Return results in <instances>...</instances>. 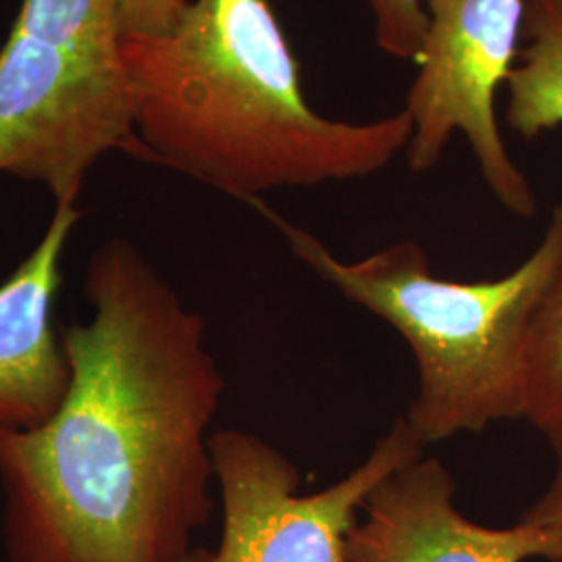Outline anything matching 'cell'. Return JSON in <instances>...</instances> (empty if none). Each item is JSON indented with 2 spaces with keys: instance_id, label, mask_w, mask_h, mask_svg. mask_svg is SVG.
Listing matches in <instances>:
<instances>
[{
  "instance_id": "1",
  "label": "cell",
  "mask_w": 562,
  "mask_h": 562,
  "mask_svg": "<svg viewBox=\"0 0 562 562\" xmlns=\"http://www.w3.org/2000/svg\"><path fill=\"white\" fill-rule=\"evenodd\" d=\"M50 422L0 429L9 562H178L213 515L225 392L201 313L127 238L92 250Z\"/></svg>"
},
{
  "instance_id": "2",
  "label": "cell",
  "mask_w": 562,
  "mask_h": 562,
  "mask_svg": "<svg viewBox=\"0 0 562 562\" xmlns=\"http://www.w3.org/2000/svg\"><path fill=\"white\" fill-rule=\"evenodd\" d=\"M120 60L134 157L248 204L375 176L413 136L404 109L367 123L317 113L269 0H192L171 32L121 41Z\"/></svg>"
},
{
  "instance_id": "3",
  "label": "cell",
  "mask_w": 562,
  "mask_h": 562,
  "mask_svg": "<svg viewBox=\"0 0 562 562\" xmlns=\"http://www.w3.org/2000/svg\"><path fill=\"white\" fill-rule=\"evenodd\" d=\"M292 252L346 301L390 323L411 348L417 394L404 422L425 446L525 422L531 325L562 250V202L538 248L498 280H443L422 244H390L341 261L319 238L261 201Z\"/></svg>"
},
{
  "instance_id": "4",
  "label": "cell",
  "mask_w": 562,
  "mask_h": 562,
  "mask_svg": "<svg viewBox=\"0 0 562 562\" xmlns=\"http://www.w3.org/2000/svg\"><path fill=\"white\" fill-rule=\"evenodd\" d=\"M222 494L217 548H192L178 562H352L348 536L380 483L422 459L425 443L408 423H394L341 480L299 494L301 471L280 448L241 429L211 436Z\"/></svg>"
},
{
  "instance_id": "5",
  "label": "cell",
  "mask_w": 562,
  "mask_h": 562,
  "mask_svg": "<svg viewBox=\"0 0 562 562\" xmlns=\"http://www.w3.org/2000/svg\"><path fill=\"white\" fill-rule=\"evenodd\" d=\"M111 150L136 155L130 86L117 50L55 44L11 27L0 48V176L78 202Z\"/></svg>"
},
{
  "instance_id": "6",
  "label": "cell",
  "mask_w": 562,
  "mask_h": 562,
  "mask_svg": "<svg viewBox=\"0 0 562 562\" xmlns=\"http://www.w3.org/2000/svg\"><path fill=\"white\" fill-rule=\"evenodd\" d=\"M423 2L429 23L404 104L413 121L408 169H436L448 142L462 134L494 199L515 217H533L538 199L508 155L496 117L498 92L521 53L527 0Z\"/></svg>"
},
{
  "instance_id": "7",
  "label": "cell",
  "mask_w": 562,
  "mask_h": 562,
  "mask_svg": "<svg viewBox=\"0 0 562 562\" xmlns=\"http://www.w3.org/2000/svg\"><path fill=\"white\" fill-rule=\"evenodd\" d=\"M352 562H562V542L519 519L485 527L457 506V482L436 457L392 473L362 506L348 536Z\"/></svg>"
},
{
  "instance_id": "8",
  "label": "cell",
  "mask_w": 562,
  "mask_h": 562,
  "mask_svg": "<svg viewBox=\"0 0 562 562\" xmlns=\"http://www.w3.org/2000/svg\"><path fill=\"white\" fill-rule=\"evenodd\" d=\"M80 220L76 202L55 204L41 241L0 283V429L41 427L69 392L71 362L55 329V301L60 261Z\"/></svg>"
},
{
  "instance_id": "9",
  "label": "cell",
  "mask_w": 562,
  "mask_h": 562,
  "mask_svg": "<svg viewBox=\"0 0 562 562\" xmlns=\"http://www.w3.org/2000/svg\"><path fill=\"white\" fill-rule=\"evenodd\" d=\"M522 41L506 83V125L531 140L562 127V0H527Z\"/></svg>"
},
{
  "instance_id": "10",
  "label": "cell",
  "mask_w": 562,
  "mask_h": 562,
  "mask_svg": "<svg viewBox=\"0 0 562 562\" xmlns=\"http://www.w3.org/2000/svg\"><path fill=\"white\" fill-rule=\"evenodd\" d=\"M525 422L548 442L562 440V250L531 325Z\"/></svg>"
},
{
  "instance_id": "11",
  "label": "cell",
  "mask_w": 562,
  "mask_h": 562,
  "mask_svg": "<svg viewBox=\"0 0 562 562\" xmlns=\"http://www.w3.org/2000/svg\"><path fill=\"white\" fill-rule=\"evenodd\" d=\"M13 27L41 41L117 50L111 0H21Z\"/></svg>"
},
{
  "instance_id": "12",
  "label": "cell",
  "mask_w": 562,
  "mask_h": 562,
  "mask_svg": "<svg viewBox=\"0 0 562 562\" xmlns=\"http://www.w3.org/2000/svg\"><path fill=\"white\" fill-rule=\"evenodd\" d=\"M375 21V41L394 59L419 63L427 34L423 0H364Z\"/></svg>"
},
{
  "instance_id": "13",
  "label": "cell",
  "mask_w": 562,
  "mask_h": 562,
  "mask_svg": "<svg viewBox=\"0 0 562 562\" xmlns=\"http://www.w3.org/2000/svg\"><path fill=\"white\" fill-rule=\"evenodd\" d=\"M192 0H111L117 41L155 38L180 23Z\"/></svg>"
},
{
  "instance_id": "14",
  "label": "cell",
  "mask_w": 562,
  "mask_h": 562,
  "mask_svg": "<svg viewBox=\"0 0 562 562\" xmlns=\"http://www.w3.org/2000/svg\"><path fill=\"white\" fill-rule=\"evenodd\" d=\"M548 443L554 452L552 480L538 496V501L529 504V508L522 513L521 521L548 529L562 542V440Z\"/></svg>"
}]
</instances>
